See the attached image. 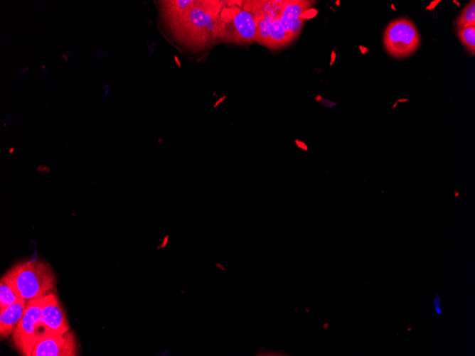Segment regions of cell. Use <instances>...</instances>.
Returning <instances> with one entry per match:
<instances>
[{"instance_id":"1","label":"cell","mask_w":475,"mask_h":356,"mask_svg":"<svg viewBox=\"0 0 475 356\" xmlns=\"http://www.w3.org/2000/svg\"><path fill=\"white\" fill-rule=\"evenodd\" d=\"M222 1H196L182 16L170 23L175 36L186 45L203 48L214 42Z\"/></svg>"},{"instance_id":"2","label":"cell","mask_w":475,"mask_h":356,"mask_svg":"<svg viewBox=\"0 0 475 356\" xmlns=\"http://www.w3.org/2000/svg\"><path fill=\"white\" fill-rule=\"evenodd\" d=\"M4 275L18 298L27 301L43 298L55 289V274L50 264L43 261L19 262Z\"/></svg>"},{"instance_id":"3","label":"cell","mask_w":475,"mask_h":356,"mask_svg":"<svg viewBox=\"0 0 475 356\" xmlns=\"http://www.w3.org/2000/svg\"><path fill=\"white\" fill-rule=\"evenodd\" d=\"M239 5L254 16L256 42L267 48H278L294 39L281 23L280 1H242Z\"/></svg>"},{"instance_id":"4","label":"cell","mask_w":475,"mask_h":356,"mask_svg":"<svg viewBox=\"0 0 475 356\" xmlns=\"http://www.w3.org/2000/svg\"><path fill=\"white\" fill-rule=\"evenodd\" d=\"M254 16L240 6L225 2L217 20L215 38L225 42L245 43L255 41Z\"/></svg>"},{"instance_id":"5","label":"cell","mask_w":475,"mask_h":356,"mask_svg":"<svg viewBox=\"0 0 475 356\" xmlns=\"http://www.w3.org/2000/svg\"><path fill=\"white\" fill-rule=\"evenodd\" d=\"M45 298L27 301L24 314L11 334L15 348L24 356H31L37 341L48 334L41 321Z\"/></svg>"},{"instance_id":"6","label":"cell","mask_w":475,"mask_h":356,"mask_svg":"<svg viewBox=\"0 0 475 356\" xmlns=\"http://www.w3.org/2000/svg\"><path fill=\"white\" fill-rule=\"evenodd\" d=\"M387 52L394 58H403L412 55L419 47L420 38L415 23L407 18L391 21L383 34Z\"/></svg>"},{"instance_id":"7","label":"cell","mask_w":475,"mask_h":356,"mask_svg":"<svg viewBox=\"0 0 475 356\" xmlns=\"http://www.w3.org/2000/svg\"><path fill=\"white\" fill-rule=\"evenodd\" d=\"M78 353L76 337L73 330L64 333H48L36 343L31 356H75Z\"/></svg>"},{"instance_id":"8","label":"cell","mask_w":475,"mask_h":356,"mask_svg":"<svg viewBox=\"0 0 475 356\" xmlns=\"http://www.w3.org/2000/svg\"><path fill=\"white\" fill-rule=\"evenodd\" d=\"M41 321L48 333L61 334L70 330L64 309L55 293L45 297Z\"/></svg>"},{"instance_id":"9","label":"cell","mask_w":475,"mask_h":356,"mask_svg":"<svg viewBox=\"0 0 475 356\" xmlns=\"http://www.w3.org/2000/svg\"><path fill=\"white\" fill-rule=\"evenodd\" d=\"M311 1L283 0L280 1L279 18L287 32L293 38H296L304 23L302 14L311 6Z\"/></svg>"},{"instance_id":"10","label":"cell","mask_w":475,"mask_h":356,"mask_svg":"<svg viewBox=\"0 0 475 356\" xmlns=\"http://www.w3.org/2000/svg\"><path fill=\"white\" fill-rule=\"evenodd\" d=\"M27 306V301L18 299L0 311L1 339L9 337L22 318Z\"/></svg>"},{"instance_id":"11","label":"cell","mask_w":475,"mask_h":356,"mask_svg":"<svg viewBox=\"0 0 475 356\" xmlns=\"http://www.w3.org/2000/svg\"><path fill=\"white\" fill-rule=\"evenodd\" d=\"M196 1H163V10L169 24L173 23L188 11Z\"/></svg>"},{"instance_id":"12","label":"cell","mask_w":475,"mask_h":356,"mask_svg":"<svg viewBox=\"0 0 475 356\" xmlns=\"http://www.w3.org/2000/svg\"><path fill=\"white\" fill-rule=\"evenodd\" d=\"M20 299L4 275L0 281V311Z\"/></svg>"},{"instance_id":"13","label":"cell","mask_w":475,"mask_h":356,"mask_svg":"<svg viewBox=\"0 0 475 356\" xmlns=\"http://www.w3.org/2000/svg\"><path fill=\"white\" fill-rule=\"evenodd\" d=\"M459 31L466 28L475 26V2L470 1L463 9L456 21Z\"/></svg>"},{"instance_id":"14","label":"cell","mask_w":475,"mask_h":356,"mask_svg":"<svg viewBox=\"0 0 475 356\" xmlns=\"http://www.w3.org/2000/svg\"><path fill=\"white\" fill-rule=\"evenodd\" d=\"M458 36L461 42L474 55L475 53V26L459 31Z\"/></svg>"},{"instance_id":"15","label":"cell","mask_w":475,"mask_h":356,"mask_svg":"<svg viewBox=\"0 0 475 356\" xmlns=\"http://www.w3.org/2000/svg\"><path fill=\"white\" fill-rule=\"evenodd\" d=\"M433 307L437 315H442L443 312L442 308V299L441 296L437 293L435 297L433 298Z\"/></svg>"}]
</instances>
